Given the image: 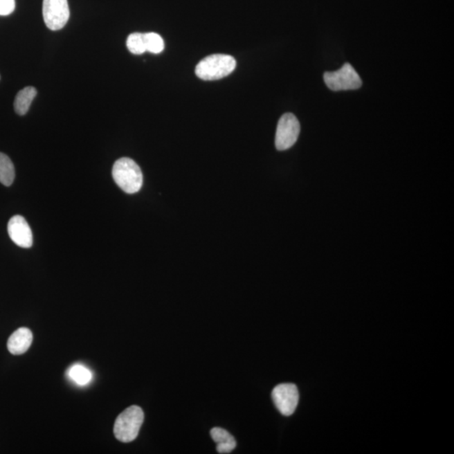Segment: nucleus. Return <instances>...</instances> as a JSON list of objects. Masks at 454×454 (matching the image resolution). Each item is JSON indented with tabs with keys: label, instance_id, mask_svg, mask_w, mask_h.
Masks as SVG:
<instances>
[{
	"label": "nucleus",
	"instance_id": "nucleus-17",
	"mask_svg": "<svg viewBox=\"0 0 454 454\" xmlns=\"http://www.w3.org/2000/svg\"><path fill=\"white\" fill-rule=\"evenodd\" d=\"M0 78H1V77H0Z\"/></svg>",
	"mask_w": 454,
	"mask_h": 454
},
{
	"label": "nucleus",
	"instance_id": "nucleus-13",
	"mask_svg": "<svg viewBox=\"0 0 454 454\" xmlns=\"http://www.w3.org/2000/svg\"><path fill=\"white\" fill-rule=\"evenodd\" d=\"M69 376L78 385H87L92 379V373L83 365H74L69 370Z\"/></svg>",
	"mask_w": 454,
	"mask_h": 454
},
{
	"label": "nucleus",
	"instance_id": "nucleus-4",
	"mask_svg": "<svg viewBox=\"0 0 454 454\" xmlns=\"http://www.w3.org/2000/svg\"><path fill=\"white\" fill-rule=\"evenodd\" d=\"M324 81L332 91L358 89L363 84L354 66L347 62L336 71L325 73Z\"/></svg>",
	"mask_w": 454,
	"mask_h": 454
},
{
	"label": "nucleus",
	"instance_id": "nucleus-11",
	"mask_svg": "<svg viewBox=\"0 0 454 454\" xmlns=\"http://www.w3.org/2000/svg\"><path fill=\"white\" fill-rule=\"evenodd\" d=\"M37 95V90L34 87H26L21 90L15 97L14 103L15 112L19 116H25Z\"/></svg>",
	"mask_w": 454,
	"mask_h": 454
},
{
	"label": "nucleus",
	"instance_id": "nucleus-2",
	"mask_svg": "<svg viewBox=\"0 0 454 454\" xmlns=\"http://www.w3.org/2000/svg\"><path fill=\"white\" fill-rule=\"evenodd\" d=\"M236 66V60L229 55H210L199 62L195 68V73L203 80H218L230 75Z\"/></svg>",
	"mask_w": 454,
	"mask_h": 454
},
{
	"label": "nucleus",
	"instance_id": "nucleus-9",
	"mask_svg": "<svg viewBox=\"0 0 454 454\" xmlns=\"http://www.w3.org/2000/svg\"><path fill=\"white\" fill-rule=\"evenodd\" d=\"M33 340V334L30 329L19 328L8 340L7 347L13 355H21L29 349Z\"/></svg>",
	"mask_w": 454,
	"mask_h": 454
},
{
	"label": "nucleus",
	"instance_id": "nucleus-16",
	"mask_svg": "<svg viewBox=\"0 0 454 454\" xmlns=\"http://www.w3.org/2000/svg\"><path fill=\"white\" fill-rule=\"evenodd\" d=\"M15 8V0H0V15H9Z\"/></svg>",
	"mask_w": 454,
	"mask_h": 454
},
{
	"label": "nucleus",
	"instance_id": "nucleus-5",
	"mask_svg": "<svg viewBox=\"0 0 454 454\" xmlns=\"http://www.w3.org/2000/svg\"><path fill=\"white\" fill-rule=\"evenodd\" d=\"M300 131L298 119L291 113H284L278 123L275 136V146L279 151L291 148L297 142Z\"/></svg>",
	"mask_w": 454,
	"mask_h": 454
},
{
	"label": "nucleus",
	"instance_id": "nucleus-14",
	"mask_svg": "<svg viewBox=\"0 0 454 454\" xmlns=\"http://www.w3.org/2000/svg\"><path fill=\"white\" fill-rule=\"evenodd\" d=\"M145 45L147 52L158 54L164 49V42L158 34L154 33L144 34Z\"/></svg>",
	"mask_w": 454,
	"mask_h": 454
},
{
	"label": "nucleus",
	"instance_id": "nucleus-7",
	"mask_svg": "<svg viewBox=\"0 0 454 454\" xmlns=\"http://www.w3.org/2000/svg\"><path fill=\"white\" fill-rule=\"evenodd\" d=\"M272 398L277 409L285 417L295 412L299 403V391L293 383H280L273 390Z\"/></svg>",
	"mask_w": 454,
	"mask_h": 454
},
{
	"label": "nucleus",
	"instance_id": "nucleus-8",
	"mask_svg": "<svg viewBox=\"0 0 454 454\" xmlns=\"http://www.w3.org/2000/svg\"><path fill=\"white\" fill-rule=\"evenodd\" d=\"M8 233L15 244L23 248H30L33 244V232L21 215H15L8 223Z\"/></svg>",
	"mask_w": 454,
	"mask_h": 454
},
{
	"label": "nucleus",
	"instance_id": "nucleus-10",
	"mask_svg": "<svg viewBox=\"0 0 454 454\" xmlns=\"http://www.w3.org/2000/svg\"><path fill=\"white\" fill-rule=\"evenodd\" d=\"M210 436L217 442L219 453H230L237 447V442L233 435L225 429L214 428L210 430Z\"/></svg>",
	"mask_w": 454,
	"mask_h": 454
},
{
	"label": "nucleus",
	"instance_id": "nucleus-6",
	"mask_svg": "<svg viewBox=\"0 0 454 454\" xmlns=\"http://www.w3.org/2000/svg\"><path fill=\"white\" fill-rule=\"evenodd\" d=\"M42 15L51 30L64 28L70 17L68 0H43Z\"/></svg>",
	"mask_w": 454,
	"mask_h": 454
},
{
	"label": "nucleus",
	"instance_id": "nucleus-1",
	"mask_svg": "<svg viewBox=\"0 0 454 454\" xmlns=\"http://www.w3.org/2000/svg\"><path fill=\"white\" fill-rule=\"evenodd\" d=\"M113 180L127 194H136L142 189L143 172L135 161L129 158L117 160L112 170Z\"/></svg>",
	"mask_w": 454,
	"mask_h": 454
},
{
	"label": "nucleus",
	"instance_id": "nucleus-3",
	"mask_svg": "<svg viewBox=\"0 0 454 454\" xmlns=\"http://www.w3.org/2000/svg\"><path fill=\"white\" fill-rule=\"evenodd\" d=\"M144 421V412L138 406H131L121 412L113 426V434L121 442H131L138 437Z\"/></svg>",
	"mask_w": 454,
	"mask_h": 454
},
{
	"label": "nucleus",
	"instance_id": "nucleus-15",
	"mask_svg": "<svg viewBox=\"0 0 454 454\" xmlns=\"http://www.w3.org/2000/svg\"><path fill=\"white\" fill-rule=\"evenodd\" d=\"M127 48L130 52L135 55H140L147 52L146 45H145L144 34L132 33L128 37L127 41Z\"/></svg>",
	"mask_w": 454,
	"mask_h": 454
},
{
	"label": "nucleus",
	"instance_id": "nucleus-12",
	"mask_svg": "<svg viewBox=\"0 0 454 454\" xmlns=\"http://www.w3.org/2000/svg\"><path fill=\"white\" fill-rule=\"evenodd\" d=\"M15 177V170L9 156L0 152V183L6 186L12 185Z\"/></svg>",
	"mask_w": 454,
	"mask_h": 454
}]
</instances>
